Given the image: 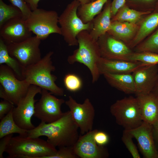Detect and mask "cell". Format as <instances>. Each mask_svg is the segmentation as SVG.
<instances>
[{
    "instance_id": "30bf717a",
    "label": "cell",
    "mask_w": 158,
    "mask_h": 158,
    "mask_svg": "<svg viewBox=\"0 0 158 158\" xmlns=\"http://www.w3.org/2000/svg\"><path fill=\"white\" fill-rule=\"evenodd\" d=\"M42 90V89L38 86L31 85L26 95L13 109L12 114L14 121L21 128L29 130L35 128L31 121L37 101L35 97L37 94H40Z\"/></svg>"
},
{
    "instance_id": "1f68e13d",
    "label": "cell",
    "mask_w": 158,
    "mask_h": 158,
    "mask_svg": "<svg viewBox=\"0 0 158 158\" xmlns=\"http://www.w3.org/2000/svg\"><path fill=\"white\" fill-rule=\"evenodd\" d=\"M158 0H126V4L130 8L145 9L152 12L154 11Z\"/></svg>"
},
{
    "instance_id": "d6a6232c",
    "label": "cell",
    "mask_w": 158,
    "mask_h": 158,
    "mask_svg": "<svg viewBox=\"0 0 158 158\" xmlns=\"http://www.w3.org/2000/svg\"><path fill=\"white\" fill-rule=\"evenodd\" d=\"M133 136L128 130H124L121 138L122 141L133 158H140V155L133 142Z\"/></svg>"
},
{
    "instance_id": "6da1fadb",
    "label": "cell",
    "mask_w": 158,
    "mask_h": 158,
    "mask_svg": "<svg viewBox=\"0 0 158 158\" xmlns=\"http://www.w3.org/2000/svg\"><path fill=\"white\" fill-rule=\"evenodd\" d=\"M78 127L69 111L64 112L58 120L50 123H41L28 131L27 136L31 138L45 136L47 141L55 147L73 146L78 139Z\"/></svg>"
},
{
    "instance_id": "44dd1931",
    "label": "cell",
    "mask_w": 158,
    "mask_h": 158,
    "mask_svg": "<svg viewBox=\"0 0 158 158\" xmlns=\"http://www.w3.org/2000/svg\"><path fill=\"white\" fill-rule=\"evenodd\" d=\"M103 75L112 87L126 94H135V86L132 73H107Z\"/></svg>"
},
{
    "instance_id": "5bb4252c",
    "label": "cell",
    "mask_w": 158,
    "mask_h": 158,
    "mask_svg": "<svg viewBox=\"0 0 158 158\" xmlns=\"http://www.w3.org/2000/svg\"><path fill=\"white\" fill-rule=\"evenodd\" d=\"M98 130H92L80 136L73 146L75 154L81 158H105L109 156L107 149L104 146L98 145L94 135Z\"/></svg>"
},
{
    "instance_id": "74e56055",
    "label": "cell",
    "mask_w": 158,
    "mask_h": 158,
    "mask_svg": "<svg viewBox=\"0 0 158 158\" xmlns=\"http://www.w3.org/2000/svg\"><path fill=\"white\" fill-rule=\"evenodd\" d=\"M13 134L7 135L0 139V158H3V154L5 152L6 148Z\"/></svg>"
},
{
    "instance_id": "5b68a950",
    "label": "cell",
    "mask_w": 158,
    "mask_h": 158,
    "mask_svg": "<svg viewBox=\"0 0 158 158\" xmlns=\"http://www.w3.org/2000/svg\"><path fill=\"white\" fill-rule=\"evenodd\" d=\"M80 5L77 0H73L68 4L59 16V23L65 42L70 46L78 45L77 36L81 31L90 32L93 27L92 21L85 23L79 17L78 8Z\"/></svg>"
},
{
    "instance_id": "f1b7e54d",
    "label": "cell",
    "mask_w": 158,
    "mask_h": 158,
    "mask_svg": "<svg viewBox=\"0 0 158 158\" xmlns=\"http://www.w3.org/2000/svg\"><path fill=\"white\" fill-rule=\"evenodd\" d=\"M145 41L136 46V52H150L158 54V28Z\"/></svg>"
},
{
    "instance_id": "277c9868",
    "label": "cell",
    "mask_w": 158,
    "mask_h": 158,
    "mask_svg": "<svg viewBox=\"0 0 158 158\" xmlns=\"http://www.w3.org/2000/svg\"><path fill=\"white\" fill-rule=\"evenodd\" d=\"M77 38L78 47L68 56L67 61L71 64L78 62L85 66L90 70L92 83H94L100 75L97 63L101 56L97 40L94 39L87 30L80 32Z\"/></svg>"
},
{
    "instance_id": "8d00e7d4",
    "label": "cell",
    "mask_w": 158,
    "mask_h": 158,
    "mask_svg": "<svg viewBox=\"0 0 158 158\" xmlns=\"http://www.w3.org/2000/svg\"><path fill=\"white\" fill-rule=\"evenodd\" d=\"M14 107V104L11 102L3 99L0 102V119H1Z\"/></svg>"
},
{
    "instance_id": "7c38bea8",
    "label": "cell",
    "mask_w": 158,
    "mask_h": 158,
    "mask_svg": "<svg viewBox=\"0 0 158 158\" xmlns=\"http://www.w3.org/2000/svg\"><path fill=\"white\" fill-rule=\"evenodd\" d=\"M65 103L82 135L93 130L95 111L89 98H86L83 103L80 104L69 96Z\"/></svg>"
},
{
    "instance_id": "836d02e7",
    "label": "cell",
    "mask_w": 158,
    "mask_h": 158,
    "mask_svg": "<svg viewBox=\"0 0 158 158\" xmlns=\"http://www.w3.org/2000/svg\"><path fill=\"white\" fill-rule=\"evenodd\" d=\"M73 150V146H65L59 147L54 155L46 158H77Z\"/></svg>"
},
{
    "instance_id": "7402d4cb",
    "label": "cell",
    "mask_w": 158,
    "mask_h": 158,
    "mask_svg": "<svg viewBox=\"0 0 158 158\" xmlns=\"http://www.w3.org/2000/svg\"><path fill=\"white\" fill-rule=\"evenodd\" d=\"M137 28L135 24L113 21L107 33L117 39L128 42L133 37Z\"/></svg>"
},
{
    "instance_id": "8992f818",
    "label": "cell",
    "mask_w": 158,
    "mask_h": 158,
    "mask_svg": "<svg viewBox=\"0 0 158 158\" xmlns=\"http://www.w3.org/2000/svg\"><path fill=\"white\" fill-rule=\"evenodd\" d=\"M59 16L55 11L37 8L32 11L25 22L31 32L41 40H44L53 33L61 35L58 25Z\"/></svg>"
},
{
    "instance_id": "cb8c5ba5",
    "label": "cell",
    "mask_w": 158,
    "mask_h": 158,
    "mask_svg": "<svg viewBox=\"0 0 158 158\" xmlns=\"http://www.w3.org/2000/svg\"><path fill=\"white\" fill-rule=\"evenodd\" d=\"M1 64H5L9 67L18 79H24L25 68L16 59L10 55L7 44L0 38V65Z\"/></svg>"
},
{
    "instance_id": "60d3db41",
    "label": "cell",
    "mask_w": 158,
    "mask_h": 158,
    "mask_svg": "<svg viewBox=\"0 0 158 158\" xmlns=\"http://www.w3.org/2000/svg\"><path fill=\"white\" fill-rule=\"evenodd\" d=\"M40 0H25L32 11L37 8L38 4Z\"/></svg>"
},
{
    "instance_id": "3957f363",
    "label": "cell",
    "mask_w": 158,
    "mask_h": 158,
    "mask_svg": "<svg viewBox=\"0 0 158 158\" xmlns=\"http://www.w3.org/2000/svg\"><path fill=\"white\" fill-rule=\"evenodd\" d=\"M53 51H49L38 62L25 68L24 79L31 85L38 86L58 96L64 95L63 89L55 82L57 77L52 74L55 67L52 61Z\"/></svg>"
},
{
    "instance_id": "603a6c76",
    "label": "cell",
    "mask_w": 158,
    "mask_h": 158,
    "mask_svg": "<svg viewBox=\"0 0 158 158\" xmlns=\"http://www.w3.org/2000/svg\"><path fill=\"white\" fill-rule=\"evenodd\" d=\"M158 28V12H153L143 21L136 36L129 44V46L131 47H136Z\"/></svg>"
},
{
    "instance_id": "f35d334b",
    "label": "cell",
    "mask_w": 158,
    "mask_h": 158,
    "mask_svg": "<svg viewBox=\"0 0 158 158\" xmlns=\"http://www.w3.org/2000/svg\"><path fill=\"white\" fill-rule=\"evenodd\" d=\"M126 0H113L111 5L112 18L117 13L119 9L126 4Z\"/></svg>"
},
{
    "instance_id": "7bdbcfd3",
    "label": "cell",
    "mask_w": 158,
    "mask_h": 158,
    "mask_svg": "<svg viewBox=\"0 0 158 158\" xmlns=\"http://www.w3.org/2000/svg\"><path fill=\"white\" fill-rule=\"evenodd\" d=\"M80 3L81 5L89 4L92 1V0H77Z\"/></svg>"
},
{
    "instance_id": "b9f144b4",
    "label": "cell",
    "mask_w": 158,
    "mask_h": 158,
    "mask_svg": "<svg viewBox=\"0 0 158 158\" xmlns=\"http://www.w3.org/2000/svg\"><path fill=\"white\" fill-rule=\"evenodd\" d=\"M151 92L158 99V74L155 85Z\"/></svg>"
},
{
    "instance_id": "ab89813d",
    "label": "cell",
    "mask_w": 158,
    "mask_h": 158,
    "mask_svg": "<svg viewBox=\"0 0 158 158\" xmlns=\"http://www.w3.org/2000/svg\"><path fill=\"white\" fill-rule=\"evenodd\" d=\"M152 125L154 142L156 150L158 153V121Z\"/></svg>"
},
{
    "instance_id": "ba28073f",
    "label": "cell",
    "mask_w": 158,
    "mask_h": 158,
    "mask_svg": "<svg viewBox=\"0 0 158 158\" xmlns=\"http://www.w3.org/2000/svg\"><path fill=\"white\" fill-rule=\"evenodd\" d=\"M0 97L16 105L27 94L31 85L18 79L5 64L0 65Z\"/></svg>"
},
{
    "instance_id": "f546056e",
    "label": "cell",
    "mask_w": 158,
    "mask_h": 158,
    "mask_svg": "<svg viewBox=\"0 0 158 158\" xmlns=\"http://www.w3.org/2000/svg\"><path fill=\"white\" fill-rule=\"evenodd\" d=\"M130 61L140 62L147 65H158V54L147 51L133 53Z\"/></svg>"
},
{
    "instance_id": "7a4b0ae2",
    "label": "cell",
    "mask_w": 158,
    "mask_h": 158,
    "mask_svg": "<svg viewBox=\"0 0 158 158\" xmlns=\"http://www.w3.org/2000/svg\"><path fill=\"white\" fill-rule=\"evenodd\" d=\"M57 151L47 141L19 135L12 138L5 152L8 158H46Z\"/></svg>"
},
{
    "instance_id": "52a82bcc",
    "label": "cell",
    "mask_w": 158,
    "mask_h": 158,
    "mask_svg": "<svg viewBox=\"0 0 158 158\" xmlns=\"http://www.w3.org/2000/svg\"><path fill=\"white\" fill-rule=\"evenodd\" d=\"M110 111L116 123L125 130L135 128L143 121L136 97L130 96L116 100L111 105Z\"/></svg>"
},
{
    "instance_id": "484cf974",
    "label": "cell",
    "mask_w": 158,
    "mask_h": 158,
    "mask_svg": "<svg viewBox=\"0 0 158 158\" xmlns=\"http://www.w3.org/2000/svg\"><path fill=\"white\" fill-rule=\"evenodd\" d=\"M12 110L1 119L0 139L7 135L15 133L22 136H27L28 130L21 128L15 122Z\"/></svg>"
},
{
    "instance_id": "4fadbf2b",
    "label": "cell",
    "mask_w": 158,
    "mask_h": 158,
    "mask_svg": "<svg viewBox=\"0 0 158 158\" xmlns=\"http://www.w3.org/2000/svg\"><path fill=\"white\" fill-rule=\"evenodd\" d=\"M101 57L112 60L130 61L133 53L126 44L107 33L97 40Z\"/></svg>"
},
{
    "instance_id": "9a60e30c",
    "label": "cell",
    "mask_w": 158,
    "mask_h": 158,
    "mask_svg": "<svg viewBox=\"0 0 158 158\" xmlns=\"http://www.w3.org/2000/svg\"><path fill=\"white\" fill-rule=\"evenodd\" d=\"M127 130L136 139L144 158H158L153 138L152 125L143 121L138 127Z\"/></svg>"
},
{
    "instance_id": "ee69618b",
    "label": "cell",
    "mask_w": 158,
    "mask_h": 158,
    "mask_svg": "<svg viewBox=\"0 0 158 158\" xmlns=\"http://www.w3.org/2000/svg\"><path fill=\"white\" fill-rule=\"evenodd\" d=\"M158 12V3L157 4V5L156 6V7L154 11H153V12Z\"/></svg>"
},
{
    "instance_id": "d4e9b609",
    "label": "cell",
    "mask_w": 158,
    "mask_h": 158,
    "mask_svg": "<svg viewBox=\"0 0 158 158\" xmlns=\"http://www.w3.org/2000/svg\"><path fill=\"white\" fill-rule=\"evenodd\" d=\"M108 0H96L89 4L80 5L77 13L83 22L87 23L92 21L93 18L102 11Z\"/></svg>"
},
{
    "instance_id": "4316f807",
    "label": "cell",
    "mask_w": 158,
    "mask_h": 158,
    "mask_svg": "<svg viewBox=\"0 0 158 158\" xmlns=\"http://www.w3.org/2000/svg\"><path fill=\"white\" fill-rule=\"evenodd\" d=\"M151 11H138L130 8L126 4L121 8L113 17L111 21H118L136 24L145 15L151 13Z\"/></svg>"
},
{
    "instance_id": "ac0fdd59",
    "label": "cell",
    "mask_w": 158,
    "mask_h": 158,
    "mask_svg": "<svg viewBox=\"0 0 158 158\" xmlns=\"http://www.w3.org/2000/svg\"><path fill=\"white\" fill-rule=\"evenodd\" d=\"M148 65L140 62L107 59L100 57L97 63L100 75L132 73L143 66Z\"/></svg>"
},
{
    "instance_id": "8fae6325",
    "label": "cell",
    "mask_w": 158,
    "mask_h": 158,
    "mask_svg": "<svg viewBox=\"0 0 158 158\" xmlns=\"http://www.w3.org/2000/svg\"><path fill=\"white\" fill-rule=\"evenodd\" d=\"M40 94V99L35 104L34 116L41 122L47 123L61 117L64 114L61 110V106L65 103L64 100L57 98L44 89H42Z\"/></svg>"
},
{
    "instance_id": "f6af8a7d",
    "label": "cell",
    "mask_w": 158,
    "mask_h": 158,
    "mask_svg": "<svg viewBox=\"0 0 158 158\" xmlns=\"http://www.w3.org/2000/svg\"><path fill=\"white\" fill-rule=\"evenodd\" d=\"M95 0H92V1H95Z\"/></svg>"
},
{
    "instance_id": "d6986e66",
    "label": "cell",
    "mask_w": 158,
    "mask_h": 158,
    "mask_svg": "<svg viewBox=\"0 0 158 158\" xmlns=\"http://www.w3.org/2000/svg\"><path fill=\"white\" fill-rule=\"evenodd\" d=\"M136 96L143 121L152 125L158 122V99L151 92Z\"/></svg>"
},
{
    "instance_id": "9c48e42d",
    "label": "cell",
    "mask_w": 158,
    "mask_h": 158,
    "mask_svg": "<svg viewBox=\"0 0 158 158\" xmlns=\"http://www.w3.org/2000/svg\"><path fill=\"white\" fill-rule=\"evenodd\" d=\"M41 42L36 36H31L20 42L7 44V49L10 55L25 68L42 59L40 48Z\"/></svg>"
},
{
    "instance_id": "e575fe53",
    "label": "cell",
    "mask_w": 158,
    "mask_h": 158,
    "mask_svg": "<svg viewBox=\"0 0 158 158\" xmlns=\"http://www.w3.org/2000/svg\"><path fill=\"white\" fill-rule=\"evenodd\" d=\"M8 0L12 5L21 11L22 13V18L25 21L26 20L31 14L32 11L25 0Z\"/></svg>"
},
{
    "instance_id": "4dcf8cb0",
    "label": "cell",
    "mask_w": 158,
    "mask_h": 158,
    "mask_svg": "<svg viewBox=\"0 0 158 158\" xmlns=\"http://www.w3.org/2000/svg\"><path fill=\"white\" fill-rule=\"evenodd\" d=\"M65 86L68 90L75 92L79 90L82 86V82L77 75L68 73L65 75L63 80Z\"/></svg>"
},
{
    "instance_id": "e0dca14e",
    "label": "cell",
    "mask_w": 158,
    "mask_h": 158,
    "mask_svg": "<svg viewBox=\"0 0 158 158\" xmlns=\"http://www.w3.org/2000/svg\"><path fill=\"white\" fill-rule=\"evenodd\" d=\"M158 74V65H148L141 67L132 73L136 88L135 94L151 92Z\"/></svg>"
},
{
    "instance_id": "2e32d148",
    "label": "cell",
    "mask_w": 158,
    "mask_h": 158,
    "mask_svg": "<svg viewBox=\"0 0 158 158\" xmlns=\"http://www.w3.org/2000/svg\"><path fill=\"white\" fill-rule=\"evenodd\" d=\"M32 35L22 18L11 19L0 28V38L6 44L20 42Z\"/></svg>"
},
{
    "instance_id": "83f0119b",
    "label": "cell",
    "mask_w": 158,
    "mask_h": 158,
    "mask_svg": "<svg viewBox=\"0 0 158 158\" xmlns=\"http://www.w3.org/2000/svg\"><path fill=\"white\" fill-rule=\"evenodd\" d=\"M18 18H22L20 10L12 4L8 5L0 0V28L9 20Z\"/></svg>"
},
{
    "instance_id": "ffe728a7",
    "label": "cell",
    "mask_w": 158,
    "mask_h": 158,
    "mask_svg": "<svg viewBox=\"0 0 158 158\" xmlns=\"http://www.w3.org/2000/svg\"><path fill=\"white\" fill-rule=\"evenodd\" d=\"M111 3L110 0H108L102 11L92 20L93 27L89 32L91 36L96 40L107 33L110 28L112 22Z\"/></svg>"
},
{
    "instance_id": "d590c367",
    "label": "cell",
    "mask_w": 158,
    "mask_h": 158,
    "mask_svg": "<svg viewBox=\"0 0 158 158\" xmlns=\"http://www.w3.org/2000/svg\"><path fill=\"white\" fill-rule=\"evenodd\" d=\"M94 139L98 145L102 146L107 145L109 140V136L106 133L98 130L95 135Z\"/></svg>"
}]
</instances>
